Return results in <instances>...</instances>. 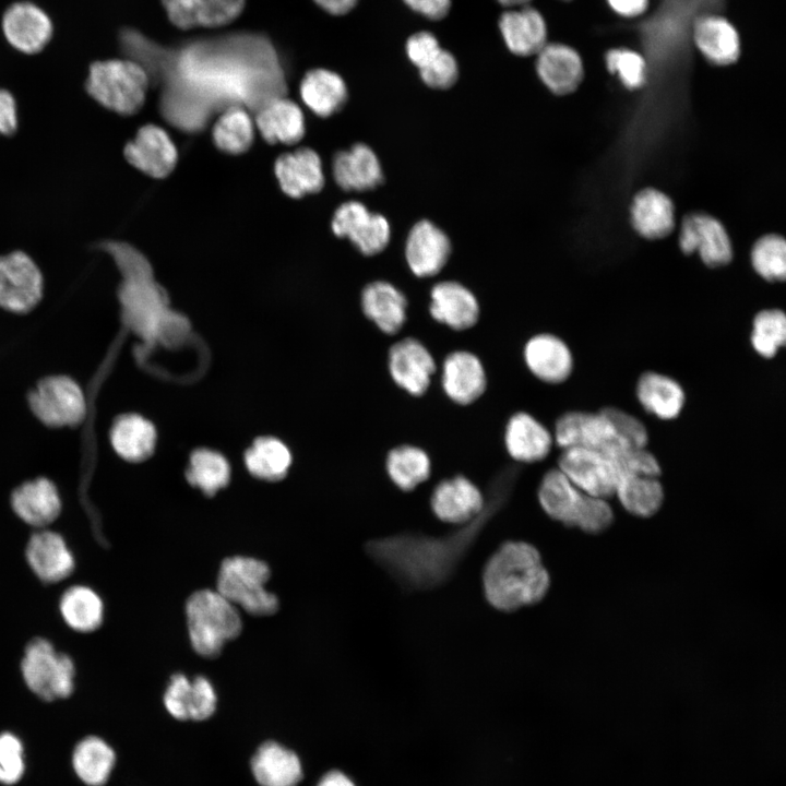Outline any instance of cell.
Returning <instances> with one entry per match:
<instances>
[{
    "label": "cell",
    "instance_id": "6da1fadb",
    "mask_svg": "<svg viewBox=\"0 0 786 786\" xmlns=\"http://www.w3.org/2000/svg\"><path fill=\"white\" fill-rule=\"evenodd\" d=\"M481 582L487 603L502 612L538 604L550 588L540 552L523 540L502 543L486 561Z\"/></svg>",
    "mask_w": 786,
    "mask_h": 786
},
{
    "label": "cell",
    "instance_id": "7a4b0ae2",
    "mask_svg": "<svg viewBox=\"0 0 786 786\" xmlns=\"http://www.w3.org/2000/svg\"><path fill=\"white\" fill-rule=\"evenodd\" d=\"M186 616L191 646L202 657H217L242 630L238 608L217 591L192 593L186 603Z\"/></svg>",
    "mask_w": 786,
    "mask_h": 786
},
{
    "label": "cell",
    "instance_id": "3957f363",
    "mask_svg": "<svg viewBox=\"0 0 786 786\" xmlns=\"http://www.w3.org/2000/svg\"><path fill=\"white\" fill-rule=\"evenodd\" d=\"M147 88L148 73L129 58L94 61L85 82V90L94 100L123 116L142 108Z\"/></svg>",
    "mask_w": 786,
    "mask_h": 786
},
{
    "label": "cell",
    "instance_id": "277c9868",
    "mask_svg": "<svg viewBox=\"0 0 786 786\" xmlns=\"http://www.w3.org/2000/svg\"><path fill=\"white\" fill-rule=\"evenodd\" d=\"M270 576V567L262 560L228 557L221 563L216 591L252 616H271L279 604L276 595L265 588Z\"/></svg>",
    "mask_w": 786,
    "mask_h": 786
},
{
    "label": "cell",
    "instance_id": "5b68a950",
    "mask_svg": "<svg viewBox=\"0 0 786 786\" xmlns=\"http://www.w3.org/2000/svg\"><path fill=\"white\" fill-rule=\"evenodd\" d=\"M20 669L27 688L41 700L66 699L74 690L73 659L45 638H34L26 644Z\"/></svg>",
    "mask_w": 786,
    "mask_h": 786
},
{
    "label": "cell",
    "instance_id": "8992f818",
    "mask_svg": "<svg viewBox=\"0 0 786 786\" xmlns=\"http://www.w3.org/2000/svg\"><path fill=\"white\" fill-rule=\"evenodd\" d=\"M27 406L34 418L50 429L75 428L87 413L81 385L67 374L39 379L27 394Z\"/></svg>",
    "mask_w": 786,
    "mask_h": 786
},
{
    "label": "cell",
    "instance_id": "52a82bcc",
    "mask_svg": "<svg viewBox=\"0 0 786 786\" xmlns=\"http://www.w3.org/2000/svg\"><path fill=\"white\" fill-rule=\"evenodd\" d=\"M552 437L553 442L562 450L585 448L603 452L616 460L632 449L600 410L564 413L556 420Z\"/></svg>",
    "mask_w": 786,
    "mask_h": 786
},
{
    "label": "cell",
    "instance_id": "ba28073f",
    "mask_svg": "<svg viewBox=\"0 0 786 786\" xmlns=\"http://www.w3.org/2000/svg\"><path fill=\"white\" fill-rule=\"evenodd\" d=\"M558 468L584 493L609 499L623 477L617 460L585 448L563 449Z\"/></svg>",
    "mask_w": 786,
    "mask_h": 786
},
{
    "label": "cell",
    "instance_id": "9c48e42d",
    "mask_svg": "<svg viewBox=\"0 0 786 786\" xmlns=\"http://www.w3.org/2000/svg\"><path fill=\"white\" fill-rule=\"evenodd\" d=\"M43 274L23 251L0 255V308L12 314H26L41 300Z\"/></svg>",
    "mask_w": 786,
    "mask_h": 786
},
{
    "label": "cell",
    "instance_id": "30bf717a",
    "mask_svg": "<svg viewBox=\"0 0 786 786\" xmlns=\"http://www.w3.org/2000/svg\"><path fill=\"white\" fill-rule=\"evenodd\" d=\"M332 230L338 237L348 238L365 255L382 252L391 239L389 221L358 201L345 202L335 211Z\"/></svg>",
    "mask_w": 786,
    "mask_h": 786
},
{
    "label": "cell",
    "instance_id": "8fae6325",
    "mask_svg": "<svg viewBox=\"0 0 786 786\" xmlns=\"http://www.w3.org/2000/svg\"><path fill=\"white\" fill-rule=\"evenodd\" d=\"M389 374L396 386L414 397L425 395L437 370L433 355L418 338L404 337L388 353Z\"/></svg>",
    "mask_w": 786,
    "mask_h": 786
},
{
    "label": "cell",
    "instance_id": "7c38bea8",
    "mask_svg": "<svg viewBox=\"0 0 786 786\" xmlns=\"http://www.w3.org/2000/svg\"><path fill=\"white\" fill-rule=\"evenodd\" d=\"M486 498L478 486L464 475L442 479L430 496V509L443 523L462 526L479 517Z\"/></svg>",
    "mask_w": 786,
    "mask_h": 786
},
{
    "label": "cell",
    "instance_id": "4fadbf2b",
    "mask_svg": "<svg viewBox=\"0 0 786 786\" xmlns=\"http://www.w3.org/2000/svg\"><path fill=\"white\" fill-rule=\"evenodd\" d=\"M487 372L481 359L471 350L448 354L441 366V388L446 397L460 406L478 401L487 389Z\"/></svg>",
    "mask_w": 786,
    "mask_h": 786
},
{
    "label": "cell",
    "instance_id": "5bb4252c",
    "mask_svg": "<svg viewBox=\"0 0 786 786\" xmlns=\"http://www.w3.org/2000/svg\"><path fill=\"white\" fill-rule=\"evenodd\" d=\"M679 246L687 254L698 252L710 267L723 266L733 258L727 231L716 218L707 214L694 213L684 217Z\"/></svg>",
    "mask_w": 786,
    "mask_h": 786
},
{
    "label": "cell",
    "instance_id": "9a60e30c",
    "mask_svg": "<svg viewBox=\"0 0 786 786\" xmlns=\"http://www.w3.org/2000/svg\"><path fill=\"white\" fill-rule=\"evenodd\" d=\"M2 32L8 43L24 53H37L50 41L53 26L48 14L28 1L11 4L2 16Z\"/></svg>",
    "mask_w": 786,
    "mask_h": 786
},
{
    "label": "cell",
    "instance_id": "2e32d148",
    "mask_svg": "<svg viewBox=\"0 0 786 786\" xmlns=\"http://www.w3.org/2000/svg\"><path fill=\"white\" fill-rule=\"evenodd\" d=\"M448 235L428 219L417 222L405 242V259L412 273L420 278L439 274L451 255Z\"/></svg>",
    "mask_w": 786,
    "mask_h": 786
},
{
    "label": "cell",
    "instance_id": "e0dca14e",
    "mask_svg": "<svg viewBox=\"0 0 786 786\" xmlns=\"http://www.w3.org/2000/svg\"><path fill=\"white\" fill-rule=\"evenodd\" d=\"M26 562L43 583H58L75 569L71 549L61 534L40 528L31 535L25 547Z\"/></svg>",
    "mask_w": 786,
    "mask_h": 786
},
{
    "label": "cell",
    "instance_id": "ac0fdd59",
    "mask_svg": "<svg viewBox=\"0 0 786 786\" xmlns=\"http://www.w3.org/2000/svg\"><path fill=\"white\" fill-rule=\"evenodd\" d=\"M429 313L436 322L463 332L478 323L480 305L475 294L462 283L442 281L430 290Z\"/></svg>",
    "mask_w": 786,
    "mask_h": 786
},
{
    "label": "cell",
    "instance_id": "d6986e66",
    "mask_svg": "<svg viewBox=\"0 0 786 786\" xmlns=\"http://www.w3.org/2000/svg\"><path fill=\"white\" fill-rule=\"evenodd\" d=\"M126 159L136 169L153 178H165L177 164V148L158 126L146 124L123 148Z\"/></svg>",
    "mask_w": 786,
    "mask_h": 786
},
{
    "label": "cell",
    "instance_id": "ffe728a7",
    "mask_svg": "<svg viewBox=\"0 0 786 786\" xmlns=\"http://www.w3.org/2000/svg\"><path fill=\"white\" fill-rule=\"evenodd\" d=\"M10 505L23 523L39 529L52 524L62 510L58 487L44 476L25 480L14 488Z\"/></svg>",
    "mask_w": 786,
    "mask_h": 786
},
{
    "label": "cell",
    "instance_id": "44dd1931",
    "mask_svg": "<svg viewBox=\"0 0 786 786\" xmlns=\"http://www.w3.org/2000/svg\"><path fill=\"white\" fill-rule=\"evenodd\" d=\"M167 712L179 720H204L217 706V695L211 681L198 676L192 681L183 674L170 677L164 694Z\"/></svg>",
    "mask_w": 786,
    "mask_h": 786
},
{
    "label": "cell",
    "instance_id": "7402d4cb",
    "mask_svg": "<svg viewBox=\"0 0 786 786\" xmlns=\"http://www.w3.org/2000/svg\"><path fill=\"white\" fill-rule=\"evenodd\" d=\"M523 359L528 371L547 384L567 381L573 370V356L568 344L551 333L531 336L523 348Z\"/></svg>",
    "mask_w": 786,
    "mask_h": 786
},
{
    "label": "cell",
    "instance_id": "603a6c76",
    "mask_svg": "<svg viewBox=\"0 0 786 786\" xmlns=\"http://www.w3.org/2000/svg\"><path fill=\"white\" fill-rule=\"evenodd\" d=\"M503 442L513 461L526 464L545 460L555 444L552 432L527 412H516L509 417Z\"/></svg>",
    "mask_w": 786,
    "mask_h": 786
},
{
    "label": "cell",
    "instance_id": "cb8c5ba5",
    "mask_svg": "<svg viewBox=\"0 0 786 786\" xmlns=\"http://www.w3.org/2000/svg\"><path fill=\"white\" fill-rule=\"evenodd\" d=\"M692 44L712 63L727 66L740 55V39L735 26L715 12L699 15L691 28Z\"/></svg>",
    "mask_w": 786,
    "mask_h": 786
},
{
    "label": "cell",
    "instance_id": "d4e9b609",
    "mask_svg": "<svg viewBox=\"0 0 786 786\" xmlns=\"http://www.w3.org/2000/svg\"><path fill=\"white\" fill-rule=\"evenodd\" d=\"M332 170L335 182L345 191L373 190L384 180L379 157L370 146L362 143L336 153Z\"/></svg>",
    "mask_w": 786,
    "mask_h": 786
},
{
    "label": "cell",
    "instance_id": "484cf974",
    "mask_svg": "<svg viewBox=\"0 0 786 786\" xmlns=\"http://www.w3.org/2000/svg\"><path fill=\"white\" fill-rule=\"evenodd\" d=\"M499 29L508 49L521 57L537 55L547 44V25L539 11L523 5L504 11Z\"/></svg>",
    "mask_w": 786,
    "mask_h": 786
},
{
    "label": "cell",
    "instance_id": "4316f807",
    "mask_svg": "<svg viewBox=\"0 0 786 786\" xmlns=\"http://www.w3.org/2000/svg\"><path fill=\"white\" fill-rule=\"evenodd\" d=\"M536 72L548 90L557 95L574 92L583 80V62L570 46L546 44L537 53Z\"/></svg>",
    "mask_w": 786,
    "mask_h": 786
},
{
    "label": "cell",
    "instance_id": "83f0119b",
    "mask_svg": "<svg viewBox=\"0 0 786 786\" xmlns=\"http://www.w3.org/2000/svg\"><path fill=\"white\" fill-rule=\"evenodd\" d=\"M364 314L386 335L397 334L406 323V296L386 281H373L361 293Z\"/></svg>",
    "mask_w": 786,
    "mask_h": 786
},
{
    "label": "cell",
    "instance_id": "f1b7e54d",
    "mask_svg": "<svg viewBox=\"0 0 786 786\" xmlns=\"http://www.w3.org/2000/svg\"><path fill=\"white\" fill-rule=\"evenodd\" d=\"M275 175L282 190L291 198L319 192L324 186L321 159L308 147L281 155L275 162Z\"/></svg>",
    "mask_w": 786,
    "mask_h": 786
},
{
    "label": "cell",
    "instance_id": "f546056e",
    "mask_svg": "<svg viewBox=\"0 0 786 786\" xmlns=\"http://www.w3.org/2000/svg\"><path fill=\"white\" fill-rule=\"evenodd\" d=\"M251 771L260 786H297L302 778L297 754L276 741H265L257 749Z\"/></svg>",
    "mask_w": 786,
    "mask_h": 786
},
{
    "label": "cell",
    "instance_id": "4dcf8cb0",
    "mask_svg": "<svg viewBox=\"0 0 786 786\" xmlns=\"http://www.w3.org/2000/svg\"><path fill=\"white\" fill-rule=\"evenodd\" d=\"M154 425L139 414H123L114 420L109 441L122 460L139 463L146 460L156 445Z\"/></svg>",
    "mask_w": 786,
    "mask_h": 786
},
{
    "label": "cell",
    "instance_id": "1f68e13d",
    "mask_svg": "<svg viewBox=\"0 0 786 786\" xmlns=\"http://www.w3.org/2000/svg\"><path fill=\"white\" fill-rule=\"evenodd\" d=\"M635 394L645 412L663 420L677 418L686 403V394L680 383L655 371H646L640 376Z\"/></svg>",
    "mask_w": 786,
    "mask_h": 786
},
{
    "label": "cell",
    "instance_id": "d6a6232c",
    "mask_svg": "<svg viewBox=\"0 0 786 786\" xmlns=\"http://www.w3.org/2000/svg\"><path fill=\"white\" fill-rule=\"evenodd\" d=\"M257 127L269 143L295 144L305 134V118L297 104L275 97L262 105L257 115Z\"/></svg>",
    "mask_w": 786,
    "mask_h": 786
},
{
    "label": "cell",
    "instance_id": "836d02e7",
    "mask_svg": "<svg viewBox=\"0 0 786 786\" xmlns=\"http://www.w3.org/2000/svg\"><path fill=\"white\" fill-rule=\"evenodd\" d=\"M583 495L558 467L543 476L537 490L543 511L551 520L569 527L573 526Z\"/></svg>",
    "mask_w": 786,
    "mask_h": 786
},
{
    "label": "cell",
    "instance_id": "e575fe53",
    "mask_svg": "<svg viewBox=\"0 0 786 786\" xmlns=\"http://www.w3.org/2000/svg\"><path fill=\"white\" fill-rule=\"evenodd\" d=\"M631 221L643 237L657 239L667 236L675 225L671 200L655 189H644L633 199Z\"/></svg>",
    "mask_w": 786,
    "mask_h": 786
},
{
    "label": "cell",
    "instance_id": "d590c367",
    "mask_svg": "<svg viewBox=\"0 0 786 786\" xmlns=\"http://www.w3.org/2000/svg\"><path fill=\"white\" fill-rule=\"evenodd\" d=\"M300 95L303 103L315 115L327 117L345 105L348 91L344 80L337 73L326 69H313L303 76Z\"/></svg>",
    "mask_w": 786,
    "mask_h": 786
},
{
    "label": "cell",
    "instance_id": "8d00e7d4",
    "mask_svg": "<svg viewBox=\"0 0 786 786\" xmlns=\"http://www.w3.org/2000/svg\"><path fill=\"white\" fill-rule=\"evenodd\" d=\"M59 611L66 624L79 633L96 631L104 621L102 597L86 585L67 588L59 600Z\"/></svg>",
    "mask_w": 786,
    "mask_h": 786
},
{
    "label": "cell",
    "instance_id": "74e56055",
    "mask_svg": "<svg viewBox=\"0 0 786 786\" xmlns=\"http://www.w3.org/2000/svg\"><path fill=\"white\" fill-rule=\"evenodd\" d=\"M385 472L396 488L412 491L429 479L431 460L418 445L398 444L386 453Z\"/></svg>",
    "mask_w": 786,
    "mask_h": 786
},
{
    "label": "cell",
    "instance_id": "f35d334b",
    "mask_svg": "<svg viewBox=\"0 0 786 786\" xmlns=\"http://www.w3.org/2000/svg\"><path fill=\"white\" fill-rule=\"evenodd\" d=\"M615 496L628 513L647 519L660 510L665 493L659 477L626 475L620 479Z\"/></svg>",
    "mask_w": 786,
    "mask_h": 786
},
{
    "label": "cell",
    "instance_id": "ab89813d",
    "mask_svg": "<svg viewBox=\"0 0 786 786\" xmlns=\"http://www.w3.org/2000/svg\"><path fill=\"white\" fill-rule=\"evenodd\" d=\"M245 463L253 476L263 480H279L288 472L291 455L281 440L262 437L247 450Z\"/></svg>",
    "mask_w": 786,
    "mask_h": 786
},
{
    "label": "cell",
    "instance_id": "60d3db41",
    "mask_svg": "<svg viewBox=\"0 0 786 786\" xmlns=\"http://www.w3.org/2000/svg\"><path fill=\"white\" fill-rule=\"evenodd\" d=\"M115 764L114 750L97 737L80 741L73 752V767L78 776L90 786L106 783Z\"/></svg>",
    "mask_w": 786,
    "mask_h": 786
},
{
    "label": "cell",
    "instance_id": "b9f144b4",
    "mask_svg": "<svg viewBox=\"0 0 786 786\" xmlns=\"http://www.w3.org/2000/svg\"><path fill=\"white\" fill-rule=\"evenodd\" d=\"M254 136V127L247 110L238 105L228 107L213 127V140L216 146L228 154L247 151Z\"/></svg>",
    "mask_w": 786,
    "mask_h": 786
},
{
    "label": "cell",
    "instance_id": "7bdbcfd3",
    "mask_svg": "<svg viewBox=\"0 0 786 786\" xmlns=\"http://www.w3.org/2000/svg\"><path fill=\"white\" fill-rule=\"evenodd\" d=\"M186 476L190 485L201 489L206 496H213L227 486L230 467L218 452L199 449L190 457Z\"/></svg>",
    "mask_w": 786,
    "mask_h": 786
},
{
    "label": "cell",
    "instance_id": "ee69618b",
    "mask_svg": "<svg viewBox=\"0 0 786 786\" xmlns=\"http://www.w3.org/2000/svg\"><path fill=\"white\" fill-rule=\"evenodd\" d=\"M786 343V317L779 309L759 311L752 322L751 345L755 353L771 359Z\"/></svg>",
    "mask_w": 786,
    "mask_h": 786
},
{
    "label": "cell",
    "instance_id": "f6af8a7d",
    "mask_svg": "<svg viewBox=\"0 0 786 786\" xmlns=\"http://www.w3.org/2000/svg\"><path fill=\"white\" fill-rule=\"evenodd\" d=\"M751 262L755 272L769 282H783L786 277V245L777 235L760 238L753 246Z\"/></svg>",
    "mask_w": 786,
    "mask_h": 786
},
{
    "label": "cell",
    "instance_id": "bcb514c9",
    "mask_svg": "<svg viewBox=\"0 0 786 786\" xmlns=\"http://www.w3.org/2000/svg\"><path fill=\"white\" fill-rule=\"evenodd\" d=\"M609 72L616 73L627 88L642 87L647 79V62L640 52L627 49H610L606 56Z\"/></svg>",
    "mask_w": 786,
    "mask_h": 786
},
{
    "label": "cell",
    "instance_id": "7dc6e473",
    "mask_svg": "<svg viewBox=\"0 0 786 786\" xmlns=\"http://www.w3.org/2000/svg\"><path fill=\"white\" fill-rule=\"evenodd\" d=\"M614 515L608 499L584 493L573 527H577L584 533L599 534L611 526Z\"/></svg>",
    "mask_w": 786,
    "mask_h": 786
},
{
    "label": "cell",
    "instance_id": "c3c4849f",
    "mask_svg": "<svg viewBox=\"0 0 786 786\" xmlns=\"http://www.w3.org/2000/svg\"><path fill=\"white\" fill-rule=\"evenodd\" d=\"M419 74L428 87L448 90L458 79V64L450 51L441 49L430 62L419 69Z\"/></svg>",
    "mask_w": 786,
    "mask_h": 786
},
{
    "label": "cell",
    "instance_id": "681fc988",
    "mask_svg": "<svg viewBox=\"0 0 786 786\" xmlns=\"http://www.w3.org/2000/svg\"><path fill=\"white\" fill-rule=\"evenodd\" d=\"M600 412L610 420L617 432L630 446H647L648 431L638 417L614 406L604 407Z\"/></svg>",
    "mask_w": 786,
    "mask_h": 786
},
{
    "label": "cell",
    "instance_id": "f907efd6",
    "mask_svg": "<svg viewBox=\"0 0 786 786\" xmlns=\"http://www.w3.org/2000/svg\"><path fill=\"white\" fill-rule=\"evenodd\" d=\"M24 772L23 747L10 733L0 735V782L15 784Z\"/></svg>",
    "mask_w": 786,
    "mask_h": 786
},
{
    "label": "cell",
    "instance_id": "816d5d0a",
    "mask_svg": "<svg viewBox=\"0 0 786 786\" xmlns=\"http://www.w3.org/2000/svg\"><path fill=\"white\" fill-rule=\"evenodd\" d=\"M246 0H196L199 25L215 27L234 21Z\"/></svg>",
    "mask_w": 786,
    "mask_h": 786
},
{
    "label": "cell",
    "instance_id": "f5cc1de1",
    "mask_svg": "<svg viewBox=\"0 0 786 786\" xmlns=\"http://www.w3.org/2000/svg\"><path fill=\"white\" fill-rule=\"evenodd\" d=\"M441 49L437 37L429 32L410 35L405 45L407 58L418 70L430 62Z\"/></svg>",
    "mask_w": 786,
    "mask_h": 786
},
{
    "label": "cell",
    "instance_id": "db71d44e",
    "mask_svg": "<svg viewBox=\"0 0 786 786\" xmlns=\"http://www.w3.org/2000/svg\"><path fill=\"white\" fill-rule=\"evenodd\" d=\"M162 2L175 26L189 29L199 25L196 0H162Z\"/></svg>",
    "mask_w": 786,
    "mask_h": 786
},
{
    "label": "cell",
    "instance_id": "11a10c76",
    "mask_svg": "<svg viewBox=\"0 0 786 786\" xmlns=\"http://www.w3.org/2000/svg\"><path fill=\"white\" fill-rule=\"evenodd\" d=\"M17 130L16 102L13 95L0 88V134L12 135Z\"/></svg>",
    "mask_w": 786,
    "mask_h": 786
},
{
    "label": "cell",
    "instance_id": "9f6ffc18",
    "mask_svg": "<svg viewBox=\"0 0 786 786\" xmlns=\"http://www.w3.org/2000/svg\"><path fill=\"white\" fill-rule=\"evenodd\" d=\"M414 12L426 19L438 21L446 16L451 0H403Z\"/></svg>",
    "mask_w": 786,
    "mask_h": 786
},
{
    "label": "cell",
    "instance_id": "6f0895ef",
    "mask_svg": "<svg viewBox=\"0 0 786 786\" xmlns=\"http://www.w3.org/2000/svg\"><path fill=\"white\" fill-rule=\"evenodd\" d=\"M611 9L626 17L642 15L648 4V0H607Z\"/></svg>",
    "mask_w": 786,
    "mask_h": 786
},
{
    "label": "cell",
    "instance_id": "680465c9",
    "mask_svg": "<svg viewBox=\"0 0 786 786\" xmlns=\"http://www.w3.org/2000/svg\"><path fill=\"white\" fill-rule=\"evenodd\" d=\"M320 8L334 15H343L352 11L358 0H313Z\"/></svg>",
    "mask_w": 786,
    "mask_h": 786
},
{
    "label": "cell",
    "instance_id": "91938a15",
    "mask_svg": "<svg viewBox=\"0 0 786 786\" xmlns=\"http://www.w3.org/2000/svg\"><path fill=\"white\" fill-rule=\"evenodd\" d=\"M318 786H355L354 783L343 773L338 771H331L325 774Z\"/></svg>",
    "mask_w": 786,
    "mask_h": 786
},
{
    "label": "cell",
    "instance_id": "94428289",
    "mask_svg": "<svg viewBox=\"0 0 786 786\" xmlns=\"http://www.w3.org/2000/svg\"><path fill=\"white\" fill-rule=\"evenodd\" d=\"M497 1L501 5H503L508 9H513V8H519V7H523V5H528V3L532 0H497Z\"/></svg>",
    "mask_w": 786,
    "mask_h": 786
},
{
    "label": "cell",
    "instance_id": "6125c7cd",
    "mask_svg": "<svg viewBox=\"0 0 786 786\" xmlns=\"http://www.w3.org/2000/svg\"><path fill=\"white\" fill-rule=\"evenodd\" d=\"M563 1H570V0H563Z\"/></svg>",
    "mask_w": 786,
    "mask_h": 786
}]
</instances>
